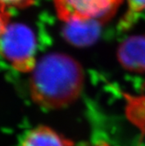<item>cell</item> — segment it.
<instances>
[{"label": "cell", "instance_id": "obj_2", "mask_svg": "<svg viewBox=\"0 0 145 146\" xmlns=\"http://www.w3.org/2000/svg\"><path fill=\"white\" fill-rule=\"evenodd\" d=\"M34 33L24 25H8L0 35V52L17 71L32 72L36 66Z\"/></svg>", "mask_w": 145, "mask_h": 146}, {"label": "cell", "instance_id": "obj_1", "mask_svg": "<svg viewBox=\"0 0 145 146\" xmlns=\"http://www.w3.org/2000/svg\"><path fill=\"white\" fill-rule=\"evenodd\" d=\"M83 82V71L75 60L61 54H48L32 71L30 94L45 109H61L77 100Z\"/></svg>", "mask_w": 145, "mask_h": 146}, {"label": "cell", "instance_id": "obj_6", "mask_svg": "<svg viewBox=\"0 0 145 146\" xmlns=\"http://www.w3.org/2000/svg\"><path fill=\"white\" fill-rule=\"evenodd\" d=\"M22 146H74L73 143L47 126H38L24 138Z\"/></svg>", "mask_w": 145, "mask_h": 146}, {"label": "cell", "instance_id": "obj_3", "mask_svg": "<svg viewBox=\"0 0 145 146\" xmlns=\"http://www.w3.org/2000/svg\"><path fill=\"white\" fill-rule=\"evenodd\" d=\"M59 17L71 19L101 20L109 18L121 0H54Z\"/></svg>", "mask_w": 145, "mask_h": 146}, {"label": "cell", "instance_id": "obj_10", "mask_svg": "<svg viewBox=\"0 0 145 146\" xmlns=\"http://www.w3.org/2000/svg\"><path fill=\"white\" fill-rule=\"evenodd\" d=\"M94 146H110V145L106 143H97V144H95Z\"/></svg>", "mask_w": 145, "mask_h": 146}, {"label": "cell", "instance_id": "obj_5", "mask_svg": "<svg viewBox=\"0 0 145 146\" xmlns=\"http://www.w3.org/2000/svg\"><path fill=\"white\" fill-rule=\"evenodd\" d=\"M101 25L95 19H71L66 21L64 36L76 46H87L93 44L100 35Z\"/></svg>", "mask_w": 145, "mask_h": 146}, {"label": "cell", "instance_id": "obj_4", "mask_svg": "<svg viewBox=\"0 0 145 146\" xmlns=\"http://www.w3.org/2000/svg\"><path fill=\"white\" fill-rule=\"evenodd\" d=\"M117 56L125 69L145 74V35L126 38L119 46Z\"/></svg>", "mask_w": 145, "mask_h": 146}, {"label": "cell", "instance_id": "obj_9", "mask_svg": "<svg viewBox=\"0 0 145 146\" xmlns=\"http://www.w3.org/2000/svg\"><path fill=\"white\" fill-rule=\"evenodd\" d=\"M9 19L10 14L6 10V7L0 5V35L6 29L7 25H9Z\"/></svg>", "mask_w": 145, "mask_h": 146}, {"label": "cell", "instance_id": "obj_8", "mask_svg": "<svg viewBox=\"0 0 145 146\" xmlns=\"http://www.w3.org/2000/svg\"><path fill=\"white\" fill-rule=\"evenodd\" d=\"M34 0H0V5L5 7H26L32 5Z\"/></svg>", "mask_w": 145, "mask_h": 146}, {"label": "cell", "instance_id": "obj_7", "mask_svg": "<svg viewBox=\"0 0 145 146\" xmlns=\"http://www.w3.org/2000/svg\"><path fill=\"white\" fill-rule=\"evenodd\" d=\"M128 11L126 18L124 19V23L126 25H128L135 19L136 14L145 10V0H128Z\"/></svg>", "mask_w": 145, "mask_h": 146}]
</instances>
